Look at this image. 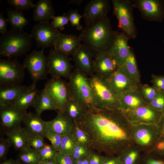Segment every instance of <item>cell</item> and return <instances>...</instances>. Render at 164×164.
Masks as SVG:
<instances>
[{
  "label": "cell",
  "mask_w": 164,
  "mask_h": 164,
  "mask_svg": "<svg viewBox=\"0 0 164 164\" xmlns=\"http://www.w3.org/2000/svg\"><path fill=\"white\" fill-rule=\"evenodd\" d=\"M77 122L88 135L92 150L106 155H118L134 140L132 126L120 109L91 108Z\"/></svg>",
  "instance_id": "1"
},
{
  "label": "cell",
  "mask_w": 164,
  "mask_h": 164,
  "mask_svg": "<svg viewBox=\"0 0 164 164\" xmlns=\"http://www.w3.org/2000/svg\"><path fill=\"white\" fill-rule=\"evenodd\" d=\"M116 33L107 15L86 26L79 36L81 42L95 53L107 51L113 43Z\"/></svg>",
  "instance_id": "2"
},
{
  "label": "cell",
  "mask_w": 164,
  "mask_h": 164,
  "mask_svg": "<svg viewBox=\"0 0 164 164\" xmlns=\"http://www.w3.org/2000/svg\"><path fill=\"white\" fill-rule=\"evenodd\" d=\"M31 34L23 30L12 29L1 35L0 54L7 59L26 55L32 46Z\"/></svg>",
  "instance_id": "3"
},
{
  "label": "cell",
  "mask_w": 164,
  "mask_h": 164,
  "mask_svg": "<svg viewBox=\"0 0 164 164\" xmlns=\"http://www.w3.org/2000/svg\"><path fill=\"white\" fill-rule=\"evenodd\" d=\"M75 68L68 82L72 97L85 110L96 107L88 77Z\"/></svg>",
  "instance_id": "4"
},
{
  "label": "cell",
  "mask_w": 164,
  "mask_h": 164,
  "mask_svg": "<svg viewBox=\"0 0 164 164\" xmlns=\"http://www.w3.org/2000/svg\"><path fill=\"white\" fill-rule=\"evenodd\" d=\"M88 80L96 107L120 109L118 97L112 91L106 80L95 74L89 76Z\"/></svg>",
  "instance_id": "5"
},
{
  "label": "cell",
  "mask_w": 164,
  "mask_h": 164,
  "mask_svg": "<svg viewBox=\"0 0 164 164\" xmlns=\"http://www.w3.org/2000/svg\"><path fill=\"white\" fill-rule=\"evenodd\" d=\"M113 12L118 21V28L130 39H135L137 31L133 15V2L130 0H111Z\"/></svg>",
  "instance_id": "6"
},
{
  "label": "cell",
  "mask_w": 164,
  "mask_h": 164,
  "mask_svg": "<svg viewBox=\"0 0 164 164\" xmlns=\"http://www.w3.org/2000/svg\"><path fill=\"white\" fill-rule=\"evenodd\" d=\"M24 68L17 58L0 59V88L21 85L25 77Z\"/></svg>",
  "instance_id": "7"
},
{
  "label": "cell",
  "mask_w": 164,
  "mask_h": 164,
  "mask_svg": "<svg viewBox=\"0 0 164 164\" xmlns=\"http://www.w3.org/2000/svg\"><path fill=\"white\" fill-rule=\"evenodd\" d=\"M43 89L57 111H64L72 97L68 82L61 78L52 77L45 83Z\"/></svg>",
  "instance_id": "8"
},
{
  "label": "cell",
  "mask_w": 164,
  "mask_h": 164,
  "mask_svg": "<svg viewBox=\"0 0 164 164\" xmlns=\"http://www.w3.org/2000/svg\"><path fill=\"white\" fill-rule=\"evenodd\" d=\"M44 50H34L26 55L23 62L22 65L28 71L32 83L35 84L40 80L47 79L49 74L48 58L44 55Z\"/></svg>",
  "instance_id": "9"
},
{
  "label": "cell",
  "mask_w": 164,
  "mask_h": 164,
  "mask_svg": "<svg viewBox=\"0 0 164 164\" xmlns=\"http://www.w3.org/2000/svg\"><path fill=\"white\" fill-rule=\"evenodd\" d=\"M47 58L49 73L52 77L69 80L74 67L71 63L72 59L52 47Z\"/></svg>",
  "instance_id": "10"
},
{
  "label": "cell",
  "mask_w": 164,
  "mask_h": 164,
  "mask_svg": "<svg viewBox=\"0 0 164 164\" xmlns=\"http://www.w3.org/2000/svg\"><path fill=\"white\" fill-rule=\"evenodd\" d=\"M61 33L54 28L49 21H42L35 24L31 35L36 43L38 48L52 47Z\"/></svg>",
  "instance_id": "11"
},
{
  "label": "cell",
  "mask_w": 164,
  "mask_h": 164,
  "mask_svg": "<svg viewBox=\"0 0 164 164\" xmlns=\"http://www.w3.org/2000/svg\"><path fill=\"white\" fill-rule=\"evenodd\" d=\"M132 136L134 140L143 148H152L161 137L158 125L145 124L133 125Z\"/></svg>",
  "instance_id": "12"
},
{
  "label": "cell",
  "mask_w": 164,
  "mask_h": 164,
  "mask_svg": "<svg viewBox=\"0 0 164 164\" xmlns=\"http://www.w3.org/2000/svg\"><path fill=\"white\" fill-rule=\"evenodd\" d=\"M134 8L137 9L141 16L151 22H161L164 18V1L134 0Z\"/></svg>",
  "instance_id": "13"
},
{
  "label": "cell",
  "mask_w": 164,
  "mask_h": 164,
  "mask_svg": "<svg viewBox=\"0 0 164 164\" xmlns=\"http://www.w3.org/2000/svg\"><path fill=\"white\" fill-rule=\"evenodd\" d=\"M123 112L131 123L134 122L137 124L158 125L162 117L161 113L148 104Z\"/></svg>",
  "instance_id": "14"
},
{
  "label": "cell",
  "mask_w": 164,
  "mask_h": 164,
  "mask_svg": "<svg viewBox=\"0 0 164 164\" xmlns=\"http://www.w3.org/2000/svg\"><path fill=\"white\" fill-rule=\"evenodd\" d=\"M106 80L112 91L118 97L130 91L138 88L139 86L128 78L122 67H118Z\"/></svg>",
  "instance_id": "15"
},
{
  "label": "cell",
  "mask_w": 164,
  "mask_h": 164,
  "mask_svg": "<svg viewBox=\"0 0 164 164\" xmlns=\"http://www.w3.org/2000/svg\"><path fill=\"white\" fill-rule=\"evenodd\" d=\"M95 53L87 46L81 44L72 55L76 68L87 77L94 74L93 64Z\"/></svg>",
  "instance_id": "16"
},
{
  "label": "cell",
  "mask_w": 164,
  "mask_h": 164,
  "mask_svg": "<svg viewBox=\"0 0 164 164\" xmlns=\"http://www.w3.org/2000/svg\"><path fill=\"white\" fill-rule=\"evenodd\" d=\"M118 67L115 61L107 51L95 53L93 64L94 74L106 80L116 71Z\"/></svg>",
  "instance_id": "17"
},
{
  "label": "cell",
  "mask_w": 164,
  "mask_h": 164,
  "mask_svg": "<svg viewBox=\"0 0 164 164\" xmlns=\"http://www.w3.org/2000/svg\"><path fill=\"white\" fill-rule=\"evenodd\" d=\"M129 39L125 33L116 31L113 43L107 51L115 61L118 67L123 66L130 53L132 48L128 44Z\"/></svg>",
  "instance_id": "18"
},
{
  "label": "cell",
  "mask_w": 164,
  "mask_h": 164,
  "mask_svg": "<svg viewBox=\"0 0 164 164\" xmlns=\"http://www.w3.org/2000/svg\"><path fill=\"white\" fill-rule=\"evenodd\" d=\"M26 112L13 104L0 107L1 124L5 132L20 126Z\"/></svg>",
  "instance_id": "19"
},
{
  "label": "cell",
  "mask_w": 164,
  "mask_h": 164,
  "mask_svg": "<svg viewBox=\"0 0 164 164\" xmlns=\"http://www.w3.org/2000/svg\"><path fill=\"white\" fill-rule=\"evenodd\" d=\"M110 8L108 0H91L85 5L83 14L86 26L107 15Z\"/></svg>",
  "instance_id": "20"
},
{
  "label": "cell",
  "mask_w": 164,
  "mask_h": 164,
  "mask_svg": "<svg viewBox=\"0 0 164 164\" xmlns=\"http://www.w3.org/2000/svg\"><path fill=\"white\" fill-rule=\"evenodd\" d=\"M46 124L47 132L63 135L71 133L74 123L64 111L58 110L56 116Z\"/></svg>",
  "instance_id": "21"
},
{
  "label": "cell",
  "mask_w": 164,
  "mask_h": 164,
  "mask_svg": "<svg viewBox=\"0 0 164 164\" xmlns=\"http://www.w3.org/2000/svg\"><path fill=\"white\" fill-rule=\"evenodd\" d=\"M36 88V84L19 85L0 88V107L11 104L26 93Z\"/></svg>",
  "instance_id": "22"
},
{
  "label": "cell",
  "mask_w": 164,
  "mask_h": 164,
  "mask_svg": "<svg viewBox=\"0 0 164 164\" xmlns=\"http://www.w3.org/2000/svg\"><path fill=\"white\" fill-rule=\"evenodd\" d=\"M23 122L29 137L36 135L45 137L47 133L46 121L43 120L40 116L30 112H26Z\"/></svg>",
  "instance_id": "23"
},
{
  "label": "cell",
  "mask_w": 164,
  "mask_h": 164,
  "mask_svg": "<svg viewBox=\"0 0 164 164\" xmlns=\"http://www.w3.org/2000/svg\"><path fill=\"white\" fill-rule=\"evenodd\" d=\"M81 43L79 36L61 33L54 44V49L68 56H72Z\"/></svg>",
  "instance_id": "24"
},
{
  "label": "cell",
  "mask_w": 164,
  "mask_h": 164,
  "mask_svg": "<svg viewBox=\"0 0 164 164\" xmlns=\"http://www.w3.org/2000/svg\"><path fill=\"white\" fill-rule=\"evenodd\" d=\"M118 101L120 108L123 111H130L148 104L142 97L138 88L120 96Z\"/></svg>",
  "instance_id": "25"
},
{
  "label": "cell",
  "mask_w": 164,
  "mask_h": 164,
  "mask_svg": "<svg viewBox=\"0 0 164 164\" xmlns=\"http://www.w3.org/2000/svg\"><path fill=\"white\" fill-rule=\"evenodd\" d=\"M5 133L15 150L20 151L29 146V136L24 128L21 125L5 131Z\"/></svg>",
  "instance_id": "26"
},
{
  "label": "cell",
  "mask_w": 164,
  "mask_h": 164,
  "mask_svg": "<svg viewBox=\"0 0 164 164\" xmlns=\"http://www.w3.org/2000/svg\"><path fill=\"white\" fill-rule=\"evenodd\" d=\"M55 12L50 0H39L36 4L32 18L36 22L49 21Z\"/></svg>",
  "instance_id": "27"
},
{
  "label": "cell",
  "mask_w": 164,
  "mask_h": 164,
  "mask_svg": "<svg viewBox=\"0 0 164 164\" xmlns=\"http://www.w3.org/2000/svg\"><path fill=\"white\" fill-rule=\"evenodd\" d=\"M121 67L128 78L133 82L138 85L140 75L135 57L132 49L125 63Z\"/></svg>",
  "instance_id": "28"
},
{
  "label": "cell",
  "mask_w": 164,
  "mask_h": 164,
  "mask_svg": "<svg viewBox=\"0 0 164 164\" xmlns=\"http://www.w3.org/2000/svg\"><path fill=\"white\" fill-rule=\"evenodd\" d=\"M8 22L12 29H23L28 24V20L25 18L22 11H19L10 7L6 9Z\"/></svg>",
  "instance_id": "29"
},
{
  "label": "cell",
  "mask_w": 164,
  "mask_h": 164,
  "mask_svg": "<svg viewBox=\"0 0 164 164\" xmlns=\"http://www.w3.org/2000/svg\"><path fill=\"white\" fill-rule=\"evenodd\" d=\"M64 111L67 117L74 123L77 122L82 118L84 110L71 97L66 104Z\"/></svg>",
  "instance_id": "30"
},
{
  "label": "cell",
  "mask_w": 164,
  "mask_h": 164,
  "mask_svg": "<svg viewBox=\"0 0 164 164\" xmlns=\"http://www.w3.org/2000/svg\"><path fill=\"white\" fill-rule=\"evenodd\" d=\"M33 107L36 111V114L39 116L46 110L57 111L44 89L40 91Z\"/></svg>",
  "instance_id": "31"
},
{
  "label": "cell",
  "mask_w": 164,
  "mask_h": 164,
  "mask_svg": "<svg viewBox=\"0 0 164 164\" xmlns=\"http://www.w3.org/2000/svg\"><path fill=\"white\" fill-rule=\"evenodd\" d=\"M129 146L118 155L122 164H139L141 158L140 151L136 147Z\"/></svg>",
  "instance_id": "32"
},
{
  "label": "cell",
  "mask_w": 164,
  "mask_h": 164,
  "mask_svg": "<svg viewBox=\"0 0 164 164\" xmlns=\"http://www.w3.org/2000/svg\"><path fill=\"white\" fill-rule=\"evenodd\" d=\"M39 92L36 88L23 94L13 104L21 109L26 111L28 108L33 107Z\"/></svg>",
  "instance_id": "33"
},
{
  "label": "cell",
  "mask_w": 164,
  "mask_h": 164,
  "mask_svg": "<svg viewBox=\"0 0 164 164\" xmlns=\"http://www.w3.org/2000/svg\"><path fill=\"white\" fill-rule=\"evenodd\" d=\"M20 164H35L41 163L37 152L30 146L20 151L19 160Z\"/></svg>",
  "instance_id": "34"
},
{
  "label": "cell",
  "mask_w": 164,
  "mask_h": 164,
  "mask_svg": "<svg viewBox=\"0 0 164 164\" xmlns=\"http://www.w3.org/2000/svg\"><path fill=\"white\" fill-rule=\"evenodd\" d=\"M73 123L71 134L77 144L86 146L93 150L90 139L87 134L79 126L77 122Z\"/></svg>",
  "instance_id": "35"
},
{
  "label": "cell",
  "mask_w": 164,
  "mask_h": 164,
  "mask_svg": "<svg viewBox=\"0 0 164 164\" xmlns=\"http://www.w3.org/2000/svg\"><path fill=\"white\" fill-rule=\"evenodd\" d=\"M77 144L71 133L63 135L58 152L63 155H70Z\"/></svg>",
  "instance_id": "36"
},
{
  "label": "cell",
  "mask_w": 164,
  "mask_h": 164,
  "mask_svg": "<svg viewBox=\"0 0 164 164\" xmlns=\"http://www.w3.org/2000/svg\"><path fill=\"white\" fill-rule=\"evenodd\" d=\"M138 90L145 102L148 104L154 99L159 92L155 87L147 84L138 86Z\"/></svg>",
  "instance_id": "37"
},
{
  "label": "cell",
  "mask_w": 164,
  "mask_h": 164,
  "mask_svg": "<svg viewBox=\"0 0 164 164\" xmlns=\"http://www.w3.org/2000/svg\"><path fill=\"white\" fill-rule=\"evenodd\" d=\"M41 162L55 159L57 152L51 145L46 144L40 150L37 151Z\"/></svg>",
  "instance_id": "38"
},
{
  "label": "cell",
  "mask_w": 164,
  "mask_h": 164,
  "mask_svg": "<svg viewBox=\"0 0 164 164\" xmlns=\"http://www.w3.org/2000/svg\"><path fill=\"white\" fill-rule=\"evenodd\" d=\"M8 3L16 10L22 11L35 8L36 4L32 0H8Z\"/></svg>",
  "instance_id": "39"
},
{
  "label": "cell",
  "mask_w": 164,
  "mask_h": 164,
  "mask_svg": "<svg viewBox=\"0 0 164 164\" xmlns=\"http://www.w3.org/2000/svg\"><path fill=\"white\" fill-rule=\"evenodd\" d=\"M66 15L72 26L75 27L78 30L81 31L83 29V26L81 24L80 21L84 16L83 15H80L77 10H69Z\"/></svg>",
  "instance_id": "40"
},
{
  "label": "cell",
  "mask_w": 164,
  "mask_h": 164,
  "mask_svg": "<svg viewBox=\"0 0 164 164\" xmlns=\"http://www.w3.org/2000/svg\"><path fill=\"white\" fill-rule=\"evenodd\" d=\"M92 150L86 146L77 144L70 155L76 162L88 155Z\"/></svg>",
  "instance_id": "41"
},
{
  "label": "cell",
  "mask_w": 164,
  "mask_h": 164,
  "mask_svg": "<svg viewBox=\"0 0 164 164\" xmlns=\"http://www.w3.org/2000/svg\"><path fill=\"white\" fill-rule=\"evenodd\" d=\"M148 104L164 116V92H159Z\"/></svg>",
  "instance_id": "42"
},
{
  "label": "cell",
  "mask_w": 164,
  "mask_h": 164,
  "mask_svg": "<svg viewBox=\"0 0 164 164\" xmlns=\"http://www.w3.org/2000/svg\"><path fill=\"white\" fill-rule=\"evenodd\" d=\"M139 164H164V159L153 154H145L142 155Z\"/></svg>",
  "instance_id": "43"
},
{
  "label": "cell",
  "mask_w": 164,
  "mask_h": 164,
  "mask_svg": "<svg viewBox=\"0 0 164 164\" xmlns=\"http://www.w3.org/2000/svg\"><path fill=\"white\" fill-rule=\"evenodd\" d=\"M53 21L51 24L55 28L63 30L64 29L65 26L68 24L69 21L65 13L62 15L53 16L51 18Z\"/></svg>",
  "instance_id": "44"
},
{
  "label": "cell",
  "mask_w": 164,
  "mask_h": 164,
  "mask_svg": "<svg viewBox=\"0 0 164 164\" xmlns=\"http://www.w3.org/2000/svg\"><path fill=\"white\" fill-rule=\"evenodd\" d=\"M44 138V137L40 135H36L29 137V146L36 151H38L46 144Z\"/></svg>",
  "instance_id": "45"
},
{
  "label": "cell",
  "mask_w": 164,
  "mask_h": 164,
  "mask_svg": "<svg viewBox=\"0 0 164 164\" xmlns=\"http://www.w3.org/2000/svg\"><path fill=\"white\" fill-rule=\"evenodd\" d=\"M151 153L164 159V136H161L152 148Z\"/></svg>",
  "instance_id": "46"
},
{
  "label": "cell",
  "mask_w": 164,
  "mask_h": 164,
  "mask_svg": "<svg viewBox=\"0 0 164 164\" xmlns=\"http://www.w3.org/2000/svg\"><path fill=\"white\" fill-rule=\"evenodd\" d=\"M63 136V135L47 132L45 137L50 140L51 144L56 151L58 152L60 150Z\"/></svg>",
  "instance_id": "47"
},
{
  "label": "cell",
  "mask_w": 164,
  "mask_h": 164,
  "mask_svg": "<svg viewBox=\"0 0 164 164\" xmlns=\"http://www.w3.org/2000/svg\"><path fill=\"white\" fill-rule=\"evenodd\" d=\"M12 146L9 140L7 138H1L0 139V159L5 158L10 147Z\"/></svg>",
  "instance_id": "48"
},
{
  "label": "cell",
  "mask_w": 164,
  "mask_h": 164,
  "mask_svg": "<svg viewBox=\"0 0 164 164\" xmlns=\"http://www.w3.org/2000/svg\"><path fill=\"white\" fill-rule=\"evenodd\" d=\"M152 82L153 86L159 92H164V75H152Z\"/></svg>",
  "instance_id": "49"
},
{
  "label": "cell",
  "mask_w": 164,
  "mask_h": 164,
  "mask_svg": "<svg viewBox=\"0 0 164 164\" xmlns=\"http://www.w3.org/2000/svg\"><path fill=\"white\" fill-rule=\"evenodd\" d=\"M55 160L56 164H75V162L69 155H64L57 152Z\"/></svg>",
  "instance_id": "50"
},
{
  "label": "cell",
  "mask_w": 164,
  "mask_h": 164,
  "mask_svg": "<svg viewBox=\"0 0 164 164\" xmlns=\"http://www.w3.org/2000/svg\"><path fill=\"white\" fill-rule=\"evenodd\" d=\"M104 157L100 153L92 150L89 155V164H101Z\"/></svg>",
  "instance_id": "51"
},
{
  "label": "cell",
  "mask_w": 164,
  "mask_h": 164,
  "mask_svg": "<svg viewBox=\"0 0 164 164\" xmlns=\"http://www.w3.org/2000/svg\"><path fill=\"white\" fill-rule=\"evenodd\" d=\"M101 164H122L119 155H106Z\"/></svg>",
  "instance_id": "52"
},
{
  "label": "cell",
  "mask_w": 164,
  "mask_h": 164,
  "mask_svg": "<svg viewBox=\"0 0 164 164\" xmlns=\"http://www.w3.org/2000/svg\"><path fill=\"white\" fill-rule=\"evenodd\" d=\"M3 13L0 14V32L3 34L8 31L7 29L8 20L3 17Z\"/></svg>",
  "instance_id": "53"
},
{
  "label": "cell",
  "mask_w": 164,
  "mask_h": 164,
  "mask_svg": "<svg viewBox=\"0 0 164 164\" xmlns=\"http://www.w3.org/2000/svg\"><path fill=\"white\" fill-rule=\"evenodd\" d=\"M161 136H164V116H162L160 121L158 124Z\"/></svg>",
  "instance_id": "54"
},
{
  "label": "cell",
  "mask_w": 164,
  "mask_h": 164,
  "mask_svg": "<svg viewBox=\"0 0 164 164\" xmlns=\"http://www.w3.org/2000/svg\"><path fill=\"white\" fill-rule=\"evenodd\" d=\"M1 164H20V163L18 160L10 159L4 160Z\"/></svg>",
  "instance_id": "55"
},
{
  "label": "cell",
  "mask_w": 164,
  "mask_h": 164,
  "mask_svg": "<svg viewBox=\"0 0 164 164\" xmlns=\"http://www.w3.org/2000/svg\"><path fill=\"white\" fill-rule=\"evenodd\" d=\"M83 1L82 0H71L69 2V4H72L80 5Z\"/></svg>",
  "instance_id": "56"
},
{
  "label": "cell",
  "mask_w": 164,
  "mask_h": 164,
  "mask_svg": "<svg viewBox=\"0 0 164 164\" xmlns=\"http://www.w3.org/2000/svg\"><path fill=\"white\" fill-rule=\"evenodd\" d=\"M41 164H56L55 159L51 161H47L44 162H42L40 163Z\"/></svg>",
  "instance_id": "57"
},
{
  "label": "cell",
  "mask_w": 164,
  "mask_h": 164,
  "mask_svg": "<svg viewBox=\"0 0 164 164\" xmlns=\"http://www.w3.org/2000/svg\"><path fill=\"white\" fill-rule=\"evenodd\" d=\"M89 155L84 158L82 164H89Z\"/></svg>",
  "instance_id": "58"
},
{
  "label": "cell",
  "mask_w": 164,
  "mask_h": 164,
  "mask_svg": "<svg viewBox=\"0 0 164 164\" xmlns=\"http://www.w3.org/2000/svg\"><path fill=\"white\" fill-rule=\"evenodd\" d=\"M41 164L40 163H39V164Z\"/></svg>",
  "instance_id": "59"
}]
</instances>
